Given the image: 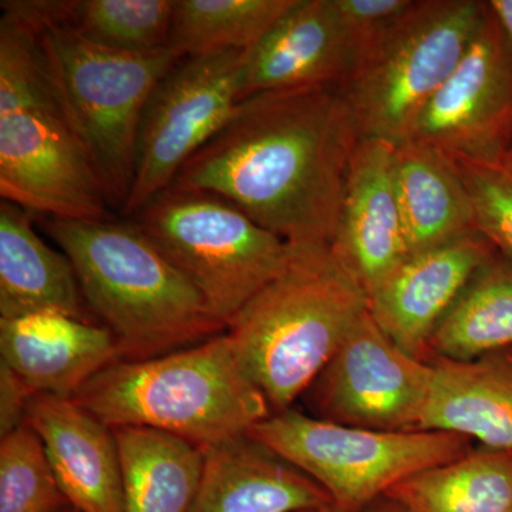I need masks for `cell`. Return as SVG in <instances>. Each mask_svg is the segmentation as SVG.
Returning <instances> with one entry per match:
<instances>
[{"label": "cell", "mask_w": 512, "mask_h": 512, "mask_svg": "<svg viewBox=\"0 0 512 512\" xmlns=\"http://www.w3.org/2000/svg\"><path fill=\"white\" fill-rule=\"evenodd\" d=\"M413 3L414 0H333L352 50L353 69L367 52L389 35Z\"/></svg>", "instance_id": "cell-29"}, {"label": "cell", "mask_w": 512, "mask_h": 512, "mask_svg": "<svg viewBox=\"0 0 512 512\" xmlns=\"http://www.w3.org/2000/svg\"><path fill=\"white\" fill-rule=\"evenodd\" d=\"M26 423L45 447L70 507L79 512H124L123 476L114 431L72 397L37 393Z\"/></svg>", "instance_id": "cell-15"}, {"label": "cell", "mask_w": 512, "mask_h": 512, "mask_svg": "<svg viewBox=\"0 0 512 512\" xmlns=\"http://www.w3.org/2000/svg\"><path fill=\"white\" fill-rule=\"evenodd\" d=\"M0 195L64 220L106 218V191L47 76L35 29L2 5Z\"/></svg>", "instance_id": "cell-4"}, {"label": "cell", "mask_w": 512, "mask_h": 512, "mask_svg": "<svg viewBox=\"0 0 512 512\" xmlns=\"http://www.w3.org/2000/svg\"><path fill=\"white\" fill-rule=\"evenodd\" d=\"M35 29L47 76L99 175L111 207H126L136 173L138 128L151 93L180 62L170 49L148 55L90 42L55 2H2Z\"/></svg>", "instance_id": "cell-6"}, {"label": "cell", "mask_w": 512, "mask_h": 512, "mask_svg": "<svg viewBox=\"0 0 512 512\" xmlns=\"http://www.w3.org/2000/svg\"><path fill=\"white\" fill-rule=\"evenodd\" d=\"M394 150L379 138H360L330 244L367 298L410 255L394 183Z\"/></svg>", "instance_id": "cell-14"}, {"label": "cell", "mask_w": 512, "mask_h": 512, "mask_svg": "<svg viewBox=\"0 0 512 512\" xmlns=\"http://www.w3.org/2000/svg\"><path fill=\"white\" fill-rule=\"evenodd\" d=\"M72 399L107 426L148 427L198 447L245 436L272 414L227 332L153 359L111 363Z\"/></svg>", "instance_id": "cell-5"}, {"label": "cell", "mask_w": 512, "mask_h": 512, "mask_svg": "<svg viewBox=\"0 0 512 512\" xmlns=\"http://www.w3.org/2000/svg\"><path fill=\"white\" fill-rule=\"evenodd\" d=\"M504 165L508 168V170L512 171V147L510 153H508L507 158H505Z\"/></svg>", "instance_id": "cell-33"}, {"label": "cell", "mask_w": 512, "mask_h": 512, "mask_svg": "<svg viewBox=\"0 0 512 512\" xmlns=\"http://www.w3.org/2000/svg\"><path fill=\"white\" fill-rule=\"evenodd\" d=\"M56 12L96 45L130 55L168 49L175 0L55 2Z\"/></svg>", "instance_id": "cell-26"}, {"label": "cell", "mask_w": 512, "mask_h": 512, "mask_svg": "<svg viewBox=\"0 0 512 512\" xmlns=\"http://www.w3.org/2000/svg\"><path fill=\"white\" fill-rule=\"evenodd\" d=\"M406 141L456 163L504 164L512 147V47L488 2L466 53Z\"/></svg>", "instance_id": "cell-12"}, {"label": "cell", "mask_w": 512, "mask_h": 512, "mask_svg": "<svg viewBox=\"0 0 512 512\" xmlns=\"http://www.w3.org/2000/svg\"><path fill=\"white\" fill-rule=\"evenodd\" d=\"M56 312L96 322L66 255L43 242L29 212L0 202V318Z\"/></svg>", "instance_id": "cell-20"}, {"label": "cell", "mask_w": 512, "mask_h": 512, "mask_svg": "<svg viewBox=\"0 0 512 512\" xmlns=\"http://www.w3.org/2000/svg\"><path fill=\"white\" fill-rule=\"evenodd\" d=\"M245 52L181 59L160 80L141 117L136 173L123 214L133 217L167 190L183 165L227 123L242 101Z\"/></svg>", "instance_id": "cell-10"}, {"label": "cell", "mask_w": 512, "mask_h": 512, "mask_svg": "<svg viewBox=\"0 0 512 512\" xmlns=\"http://www.w3.org/2000/svg\"><path fill=\"white\" fill-rule=\"evenodd\" d=\"M133 222L197 288L227 330L288 264V242L212 192L168 187L143 205Z\"/></svg>", "instance_id": "cell-7"}, {"label": "cell", "mask_w": 512, "mask_h": 512, "mask_svg": "<svg viewBox=\"0 0 512 512\" xmlns=\"http://www.w3.org/2000/svg\"><path fill=\"white\" fill-rule=\"evenodd\" d=\"M332 508V507H330ZM326 510H323V511H308V512H325Z\"/></svg>", "instance_id": "cell-36"}, {"label": "cell", "mask_w": 512, "mask_h": 512, "mask_svg": "<svg viewBox=\"0 0 512 512\" xmlns=\"http://www.w3.org/2000/svg\"><path fill=\"white\" fill-rule=\"evenodd\" d=\"M362 512H412L409 508L404 507L399 501L393 500V498L383 495V497L377 498L373 501L369 507L365 508Z\"/></svg>", "instance_id": "cell-32"}, {"label": "cell", "mask_w": 512, "mask_h": 512, "mask_svg": "<svg viewBox=\"0 0 512 512\" xmlns=\"http://www.w3.org/2000/svg\"><path fill=\"white\" fill-rule=\"evenodd\" d=\"M507 350H512V264L495 251L434 330L427 362H470Z\"/></svg>", "instance_id": "cell-23"}, {"label": "cell", "mask_w": 512, "mask_h": 512, "mask_svg": "<svg viewBox=\"0 0 512 512\" xmlns=\"http://www.w3.org/2000/svg\"><path fill=\"white\" fill-rule=\"evenodd\" d=\"M412 512H512V453L477 446L386 493Z\"/></svg>", "instance_id": "cell-24"}, {"label": "cell", "mask_w": 512, "mask_h": 512, "mask_svg": "<svg viewBox=\"0 0 512 512\" xmlns=\"http://www.w3.org/2000/svg\"><path fill=\"white\" fill-rule=\"evenodd\" d=\"M62 512H79L77 510H74L73 507L66 508V510H63Z\"/></svg>", "instance_id": "cell-35"}, {"label": "cell", "mask_w": 512, "mask_h": 512, "mask_svg": "<svg viewBox=\"0 0 512 512\" xmlns=\"http://www.w3.org/2000/svg\"><path fill=\"white\" fill-rule=\"evenodd\" d=\"M507 352L512 356V350H507Z\"/></svg>", "instance_id": "cell-37"}, {"label": "cell", "mask_w": 512, "mask_h": 512, "mask_svg": "<svg viewBox=\"0 0 512 512\" xmlns=\"http://www.w3.org/2000/svg\"><path fill=\"white\" fill-rule=\"evenodd\" d=\"M433 375L431 363L404 352L366 311L301 399L311 416L330 423L420 430Z\"/></svg>", "instance_id": "cell-11"}, {"label": "cell", "mask_w": 512, "mask_h": 512, "mask_svg": "<svg viewBox=\"0 0 512 512\" xmlns=\"http://www.w3.org/2000/svg\"><path fill=\"white\" fill-rule=\"evenodd\" d=\"M33 394L28 384L0 362V437L26 423L28 404Z\"/></svg>", "instance_id": "cell-30"}, {"label": "cell", "mask_w": 512, "mask_h": 512, "mask_svg": "<svg viewBox=\"0 0 512 512\" xmlns=\"http://www.w3.org/2000/svg\"><path fill=\"white\" fill-rule=\"evenodd\" d=\"M429 403L420 430L457 433L480 446L512 453V356L470 362L433 359Z\"/></svg>", "instance_id": "cell-19"}, {"label": "cell", "mask_w": 512, "mask_h": 512, "mask_svg": "<svg viewBox=\"0 0 512 512\" xmlns=\"http://www.w3.org/2000/svg\"><path fill=\"white\" fill-rule=\"evenodd\" d=\"M72 262L84 301L119 343L121 360H146L227 332L200 292L133 221L46 217Z\"/></svg>", "instance_id": "cell-2"}, {"label": "cell", "mask_w": 512, "mask_h": 512, "mask_svg": "<svg viewBox=\"0 0 512 512\" xmlns=\"http://www.w3.org/2000/svg\"><path fill=\"white\" fill-rule=\"evenodd\" d=\"M353 70L333 0H296L244 56L242 100L255 94L338 84Z\"/></svg>", "instance_id": "cell-16"}, {"label": "cell", "mask_w": 512, "mask_h": 512, "mask_svg": "<svg viewBox=\"0 0 512 512\" xmlns=\"http://www.w3.org/2000/svg\"><path fill=\"white\" fill-rule=\"evenodd\" d=\"M119 448L124 512H190L202 476V448L148 427H111Z\"/></svg>", "instance_id": "cell-22"}, {"label": "cell", "mask_w": 512, "mask_h": 512, "mask_svg": "<svg viewBox=\"0 0 512 512\" xmlns=\"http://www.w3.org/2000/svg\"><path fill=\"white\" fill-rule=\"evenodd\" d=\"M201 448L204 466L190 512H308L335 507L316 481L247 434Z\"/></svg>", "instance_id": "cell-18"}, {"label": "cell", "mask_w": 512, "mask_h": 512, "mask_svg": "<svg viewBox=\"0 0 512 512\" xmlns=\"http://www.w3.org/2000/svg\"><path fill=\"white\" fill-rule=\"evenodd\" d=\"M64 497L42 440L28 423L0 440V512H62Z\"/></svg>", "instance_id": "cell-27"}, {"label": "cell", "mask_w": 512, "mask_h": 512, "mask_svg": "<svg viewBox=\"0 0 512 512\" xmlns=\"http://www.w3.org/2000/svg\"><path fill=\"white\" fill-rule=\"evenodd\" d=\"M394 183L410 255L477 232L466 181L451 158L406 141L394 150Z\"/></svg>", "instance_id": "cell-21"}, {"label": "cell", "mask_w": 512, "mask_h": 512, "mask_svg": "<svg viewBox=\"0 0 512 512\" xmlns=\"http://www.w3.org/2000/svg\"><path fill=\"white\" fill-rule=\"evenodd\" d=\"M360 138L343 86L255 94L170 187L220 195L289 245L332 244Z\"/></svg>", "instance_id": "cell-1"}, {"label": "cell", "mask_w": 512, "mask_h": 512, "mask_svg": "<svg viewBox=\"0 0 512 512\" xmlns=\"http://www.w3.org/2000/svg\"><path fill=\"white\" fill-rule=\"evenodd\" d=\"M325 512H343V511L338 510V508L332 507V508H328V510H326Z\"/></svg>", "instance_id": "cell-34"}, {"label": "cell", "mask_w": 512, "mask_h": 512, "mask_svg": "<svg viewBox=\"0 0 512 512\" xmlns=\"http://www.w3.org/2000/svg\"><path fill=\"white\" fill-rule=\"evenodd\" d=\"M488 5H490L497 19L500 20L512 47V0H491Z\"/></svg>", "instance_id": "cell-31"}, {"label": "cell", "mask_w": 512, "mask_h": 512, "mask_svg": "<svg viewBox=\"0 0 512 512\" xmlns=\"http://www.w3.org/2000/svg\"><path fill=\"white\" fill-rule=\"evenodd\" d=\"M478 234L512 264V171L504 164L457 163Z\"/></svg>", "instance_id": "cell-28"}, {"label": "cell", "mask_w": 512, "mask_h": 512, "mask_svg": "<svg viewBox=\"0 0 512 512\" xmlns=\"http://www.w3.org/2000/svg\"><path fill=\"white\" fill-rule=\"evenodd\" d=\"M495 252L474 232L412 254L367 298V311L404 352L427 362V345L481 265Z\"/></svg>", "instance_id": "cell-13"}, {"label": "cell", "mask_w": 512, "mask_h": 512, "mask_svg": "<svg viewBox=\"0 0 512 512\" xmlns=\"http://www.w3.org/2000/svg\"><path fill=\"white\" fill-rule=\"evenodd\" d=\"M247 436L311 477L343 512H362L400 481L466 456L474 447L457 433L357 429L295 407L259 421Z\"/></svg>", "instance_id": "cell-8"}, {"label": "cell", "mask_w": 512, "mask_h": 512, "mask_svg": "<svg viewBox=\"0 0 512 512\" xmlns=\"http://www.w3.org/2000/svg\"><path fill=\"white\" fill-rule=\"evenodd\" d=\"M0 355L33 393L63 397L121 360L106 326L56 312L0 318Z\"/></svg>", "instance_id": "cell-17"}, {"label": "cell", "mask_w": 512, "mask_h": 512, "mask_svg": "<svg viewBox=\"0 0 512 512\" xmlns=\"http://www.w3.org/2000/svg\"><path fill=\"white\" fill-rule=\"evenodd\" d=\"M480 0H414L343 86L362 138L400 146L456 69L483 19Z\"/></svg>", "instance_id": "cell-9"}, {"label": "cell", "mask_w": 512, "mask_h": 512, "mask_svg": "<svg viewBox=\"0 0 512 512\" xmlns=\"http://www.w3.org/2000/svg\"><path fill=\"white\" fill-rule=\"evenodd\" d=\"M296 0H177L168 49L178 59L252 49Z\"/></svg>", "instance_id": "cell-25"}, {"label": "cell", "mask_w": 512, "mask_h": 512, "mask_svg": "<svg viewBox=\"0 0 512 512\" xmlns=\"http://www.w3.org/2000/svg\"><path fill=\"white\" fill-rule=\"evenodd\" d=\"M367 311V293L332 245H289L284 271L227 333L272 414L292 409Z\"/></svg>", "instance_id": "cell-3"}]
</instances>
